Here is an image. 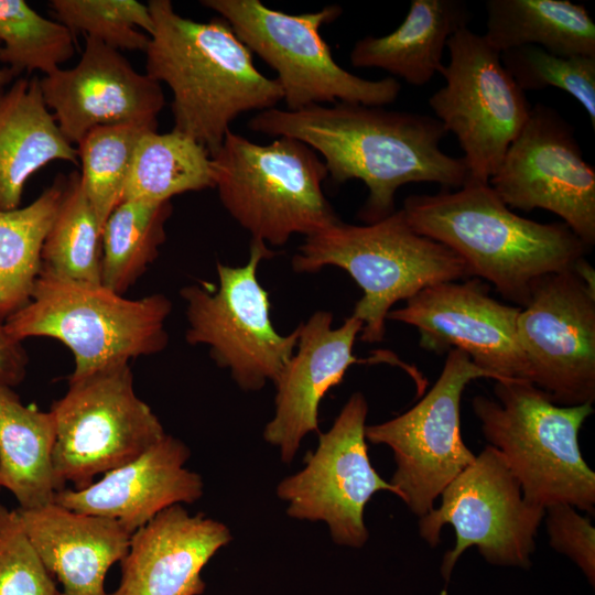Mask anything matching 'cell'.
Masks as SVG:
<instances>
[{
    "mask_svg": "<svg viewBox=\"0 0 595 595\" xmlns=\"http://www.w3.org/2000/svg\"><path fill=\"white\" fill-rule=\"evenodd\" d=\"M248 128L304 142L321 154L336 184L361 181L368 195L358 218L365 224L396 212V194L402 185L436 183L454 190L468 180L463 158L442 151L441 141L447 132L429 115L336 102L296 111H259Z\"/></svg>",
    "mask_w": 595,
    "mask_h": 595,
    "instance_id": "cell-1",
    "label": "cell"
},
{
    "mask_svg": "<svg viewBox=\"0 0 595 595\" xmlns=\"http://www.w3.org/2000/svg\"><path fill=\"white\" fill-rule=\"evenodd\" d=\"M145 74L172 93L173 130L204 145L210 156L241 113L275 108L283 91L253 64L252 53L221 17L195 21L169 0L148 3Z\"/></svg>",
    "mask_w": 595,
    "mask_h": 595,
    "instance_id": "cell-2",
    "label": "cell"
},
{
    "mask_svg": "<svg viewBox=\"0 0 595 595\" xmlns=\"http://www.w3.org/2000/svg\"><path fill=\"white\" fill-rule=\"evenodd\" d=\"M402 212L419 234L448 247L472 277L488 281L516 306L542 277L574 268L589 247L562 223H539L509 208L489 183L409 195Z\"/></svg>",
    "mask_w": 595,
    "mask_h": 595,
    "instance_id": "cell-3",
    "label": "cell"
},
{
    "mask_svg": "<svg viewBox=\"0 0 595 595\" xmlns=\"http://www.w3.org/2000/svg\"><path fill=\"white\" fill-rule=\"evenodd\" d=\"M334 266L363 291L351 315L363 322L360 340L380 343L392 306L421 290L472 278L466 262L443 244L416 232L402 209L372 224L342 220L305 237L292 258L298 273Z\"/></svg>",
    "mask_w": 595,
    "mask_h": 595,
    "instance_id": "cell-4",
    "label": "cell"
},
{
    "mask_svg": "<svg viewBox=\"0 0 595 595\" xmlns=\"http://www.w3.org/2000/svg\"><path fill=\"white\" fill-rule=\"evenodd\" d=\"M171 301L161 293L128 299L101 283H87L41 269L29 303L4 321L22 343L51 337L73 354L77 379L106 367L165 349Z\"/></svg>",
    "mask_w": 595,
    "mask_h": 595,
    "instance_id": "cell-5",
    "label": "cell"
},
{
    "mask_svg": "<svg viewBox=\"0 0 595 595\" xmlns=\"http://www.w3.org/2000/svg\"><path fill=\"white\" fill-rule=\"evenodd\" d=\"M496 400L472 401L482 432L505 458L524 500L545 509L569 504L595 510V474L581 453L578 433L593 404L563 407L526 380L495 381Z\"/></svg>",
    "mask_w": 595,
    "mask_h": 595,
    "instance_id": "cell-6",
    "label": "cell"
},
{
    "mask_svg": "<svg viewBox=\"0 0 595 595\" xmlns=\"http://www.w3.org/2000/svg\"><path fill=\"white\" fill-rule=\"evenodd\" d=\"M212 167L224 208L251 239L283 246L293 235L306 237L340 220L323 192L324 161L300 140L259 144L230 129Z\"/></svg>",
    "mask_w": 595,
    "mask_h": 595,
    "instance_id": "cell-7",
    "label": "cell"
},
{
    "mask_svg": "<svg viewBox=\"0 0 595 595\" xmlns=\"http://www.w3.org/2000/svg\"><path fill=\"white\" fill-rule=\"evenodd\" d=\"M218 13L237 37L277 73L286 110L336 102L385 107L401 91L397 78H361L336 63L320 29L343 9L329 4L315 12L289 14L259 0H202Z\"/></svg>",
    "mask_w": 595,
    "mask_h": 595,
    "instance_id": "cell-8",
    "label": "cell"
},
{
    "mask_svg": "<svg viewBox=\"0 0 595 595\" xmlns=\"http://www.w3.org/2000/svg\"><path fill=\"white\" fill-rule=\"evenodd\" d=\"M50 412L55 424L53 470L60 487L86 488L99 474L136 459L165 436L152 409L133 388L129 363L68 379Z\"/></svg>",
    "mask_w": 595,
    "mask_h": 595,
    "instance_id": "cell-9",
    "label": "cell"
},
{
    "mask_svg": "<svg viewBox=\"0 0 595 595\" xmlns=\"http://www.w3.org/2000/svg\"><path fill=\"white\" fill-rule=\"evenodd\" d=\"M273 255L267 244L251 239L245 266L217 262V291L201 284L180 291L186 303V342L207 345L217 366L228 369L245 391L274 382L298 344L299 326L288 335L274 328L269 295L258 281L259 263Z\"/></svg>",
    "mask_w": 595,
    "mask_h": 595,
    "instance_id": "cell-10",
    "label": "cell"
},
{
    "mask_svg": "<svg viewBox=\"0 0 595 595\" xmlns=\"http://www.w3.org/2000/svg\"><path fill=\"white\" fill-rule=\"evenodd\" d=\"M446 47L450 62L440 71L445 85L431 95L429 106L456 137L468 180L488 183L532 106L483 34L461 29Z\"/></svg>",
    "mask_w": 595,
    "mask_h": 595,
    "instance_id": "cell-11",
    "label": "cell"
},
{
    "mask_svg": "<svg viewBox=\"0 0 595 595\" xmlns=\"http://www.w3.org/2000/svg\"><path fill=\"white\" fill-rule=\"evenodd\" d=\"M441 505L420 517L419 532L431 547L440 542L445 524L455 531V544L442 561L446 582L463 552L476 547L490 564L528 569L544 509L528 504L505 458L491 445L442 491Z\"/></svg>",
    "mask_w": 595,
    "mask_h": 595,
    "instance_id": "cell-12",
    "label": "cell"
},
{
    "mask_svg": "<svg viewBox=\"0 0 595 595\" xmlns=\"http://www.w3.org/2000/svg\"><path fill=\"white\" fill-rule=\"evenodd\" d=\"M527 381L563 407L595 401V271L585 259L532 286L517 318Z\"/></svg>",
    "mask_w": 595,
    "mask_h": 595,
    "instance_id": "cell-13",
    "label": "cell"
},
{
    "mask_svg": "<svg viewBox=\"0 0 595 595\" xmlns=\"http://www.w3.org/2000/svg\"><path fill=\"white\" fill-rule=\"evenodd\" d=\"M478 378L493 379L466 353L451 349L437 380L419 402L393 419L366 425L368 442L391 448L396 470L389 483L419 518L476 457L462 437L461 399Z\"/></svg>",
    "mask_w": 595,
    "mask_h": 595,
    "instance_id": "cell-14",
    "label": "cell"
},
{
    "mask_svg": "<svg viewBox=\"0 0 595 595\" xmlns=\"http://www.w3.org/2000/svg\"><path fill=\"white\" fill-rule=\"evenodd\" d=\"M367 414L365 396L354 392L329 430L318 433L317 447L305 456L303 468L277 486L289 517L325 522L332 540L343 547L361 548L367 542L364 510L376 493L387 490L399 497L371 465Z\"/></svg>",
    "mask_w": 595,
    "mask_h": 595,
    "instance_id": "cell-15",
    "label": "cell"
},
{
    "mask_svg": "<svg viewBox=\"0 0 595 595\" xmlns=\"http://www.w3.org/2000/svg\"><path fill=\"white\" fill-rule=\"evenodd\" d=\"M488 183L509 208L549 210L586 246L595 244V169L556 109L531 107Z\"/></svg>",
    "mask_w": 595,
    "mask_h": 595,
    "instance_id": "cell-16",
    "label": "cell"
},
{
    "mask_svg": "<svg viewBox=\"0 0 595 595\" xmlns=\"http://www.w3.org/2000/svg\"><path fill=\"white\" fill-rule=\"evenodd\" d=\"M480 279L428 286L391 310L387 320L415 327L420 346L436 354L466 353L495 381L526 380L527 363L517 338L519 306L491 298Z\"/></svg>",
    "mask_w": 595,
    "mask_h": 595,
    "instance_id": "cell-17",
    "label": "cell"
},
{
    "mask_svg": "<svg viewBox=\"0 0 595 595\" xmlns=\"http://www.w3.org/2000/svg\"><path fill=\"white\" fill-rule=\"evenodd\" d=\"M40 86L47 108L72 144L102 126L156 130L165 105L160 83L137 72L120 51L93 37H85L74 67H60L43 76Z\"/></svg>",
    "mask_w": 595,
    "mask_h": 595,
    "instance_id": "cell-18",
    "label": "cell"
},
{
    "mask_svg": "<svg viewBox=\"0 0 595 595\" xmlns=\"http://www.w3.org/2000/svg\"><path fill=\"white\" fill-rule=\"evenodd\" d=\"M333 320L331 312L316 311L299 324L295 350L273 382L274 415L264 426L263 439L286 464L307 434L320 433L318 407L328 390L344 380L351 365L365 361L353 354L363 322L350 315L333 328Z\"/></svg>",
    "mask_w": 595,
    "mask_h": 595,
    "instance_id": "cell-19",
    "label": "cell"
},
{
    "mask_svg": "<svg viewBox=\"0 0 595 595\" xmlns=\"http://www.w3.org/2000/svg\"><path fill=\"white\" fill-rule=\"evenodd\" d=\"M231 539L225 523L171 506L131 534L110 595H202L204 566Z\"/></svg>",
    "mask_w": 595,
    "mask_h": 595,
    "instance_id": "cell-20",
    "label": "cell"
},
{
    "mask_svg": "<svg viewBox=\"0 0 595 595\" xmlns=\"http://www.w3.org/2000/svg\"><path fill=\"white\" fill-rule=\"evenodd\" d=\"M191 451L169 434L126 465L86 488H63L54 502L82 513L113 519L133 533L162 510L194 504L204 493L202 476L185 467Z\"/></svg>",
    "mask_w": 595,
    "mask_h": 595,
    "instance_id": "cell-21",
    "label": "cell"
},
{
    "mask_svg": "<svg viewBox=\"0 0 595 595\" xmlns=\"http://www.w3.org/2000/svg\"><path fill=\"white\" fill-rule=\"evenodd\" d=\"M17 511L44 566L62 585V595H110L106 574L125 558L131 532L113 519L56 502Z\"/></svg>",
    "mask_w": 595,
    "mask_h": 595,
    "instance_id": "cell-22",
    "label": "cell"
},
{
    "mask_svg": "<svg viewBox=\"0 0 595 595\" xmlns=\"http://www.w3.org/2000/svg\"><path fill=\"white\" fill-rule=\"evenodd\" d=\"M53 161L79 165L77 148L47 108L40 78H18L0 89V210L20 207L29 178Z\"/></svg>",
    "mask_w": 595,
    "mask_h": 595,
    "instance_id": "cell-23",
    "label": "cell"
},
{
    "mask_svg": "<svg viewBox=\"0 0 595 595\" xmlns=\"http://www.w3.org/2000/svg\"><path fill=\"white\" fill-rule=\"evenodd\" d=\"M472 11L462 0H412L402 23L383 36L358 40L349 54L353 66L379 68L413 86L428 84L442 66L450 37L468 28Z\"/></svg>",
    "mask_w": 595,
    "mask_h": 595,
    "instance_id": "cell-24",
    "label": "cell"
},
{
    "mask_svg": "<svg viewBox=\"0 0 595 595\" xmlns=\"http://www.w3.org/2000/svg\"><path fill=\"white\" fill-rule=\"evenodd\" d=\"M55 424L50 411L25 405L12 387L0 385V487L20 509L54 502L57 485L52 454Z\"/></svg>",
    "mask_w": 595,
    "mask_h": 595,
    "instance_id": "cell-25",
    "label": "cell"
},
{
    "mask_svg": "<svg viewBox=\"0 0 595 595\" xmlns=\"http://www.w3.org/2000/svg\"><path fill=\"white\" fill-rule=\"evenodd\" d=\"M487 42L500 53L534 45L560 56H595V23L569 0H488Z\"/></svg>",
    "mask_w": 595,
    "mask_h": 595,
    "instance_id": "cell-26",
    "label": "cell"
},
{
    "mask_svg": "<svg viewBox=\"0 0 595 595\" xmlns=\"http://www.w3.org/2000/svg\"><path fill=\"white\" fill-rule=\"evenodd\" d=\"M67 176L58 175L32 203L0 210V321L24 307L42 269L45 238L63 201Z\"/></svg>",
    "mask_w": 595,
    "mask_h": 595,
    "instance_id": "cell-27",
    "label": "cell"
},
{
    "mask_svg": "<svg viewBox=\"0 0 595 595\" xmlns=\"http://www.w3.org/2000/svg\"><path fill=\"white\" fill-rule=\"evenodd\" d=\"M214 186L212 156L204 145L175 130H148L137 142L121 202H166Z\"/></svg>",
    "mask_w": 595,
    "mask_h": 595,
    "instance_id": "cell-28",
    "label": "cell"
},
{
    "mask_svg": "<svg viewBox=\"0 0 595 595\" xmlns=\"http://www.w3.org/2000/svg\"><path fill=\"white\" fill-rule=\"evenodd\" d=\"M171 201H123L101 228L100 283L125 294L148 270L165 241Z\"/></svg>",
    "mask_w": 595,
    "mask_h": 595,
    "instance_id": "cell-29",
    "label": "cell"
},
{
    "mask_svg": "<svg viewBox=\"0 0 595 595\" xmlns=\"http://www.w3.org/2000/svg\"><path fill=\"white\" fill-rule=\"evenodd\" d=\"M100 261L101 226L79 173L73 172L43 245L42 269L74 281L100 283Z\"/></svg>",
    "mask_w": 595,
    "mask_h": 595,
    "instance_id": "cell-30",
    "label": "cell"
},
{
    "mask_svg": "<svg viewBox=\"0 0 595 595\" xmlns=\"http://www.w3.org/2000/svg\"><path fill=\"white\" fill-rule=\"evenodd\" d=\"M0 63L15 76L22 72L48 75L75 53V36L24 0H0Z\"/></svg>",
    "mask_w": 595,
    "mask_h": 595,
    "instance_id": "cell-31",
    "label": "cell"
},
{
    "mask_svg": "<svg viewBox=\"0 0 595 595\" xmlns=\"http://www.w3.org/2000/svg\"><path fill=\"white\" fill-rule=\"evenodd\" d=\"M144 131L129 125L102 126L77 144L80 183L101 228L122 201L133 152Z\"/></svg>",
    "mask_w": 595,
    "mask_h": 595,
    "instance_id": "cell-32",
    "label": "cell"
},
{
    "mask_svg": "<svg viewBox=\"0 0 595 595\" xmlns=\"http://www.w3.org/2000/svg\"><path fill=\"white\" fill-rule=\"evenodd\" d=\"M56 21L117 50L143 51L154 23L148 4L136 0H52Z\"/></svg>",
    "mask_w": 595,
    "mask_h": 595,
    "instance_id": "cell-33",
    "label": "cell"
},
{
    "mask_svg": "<svg viewBox=\"0 0 595 595\" xmlns=\"http://www.w3.org/2000/svg\"><path fill=\"white\" fill-rule=\"evenodd\" d=\"M500 60L524 93L555 87L570 94L595 129V56H560L524 45L501 52Z\"/></svg>",
    "mask_w": 595,
    "mask_h": 595,
    "instance_id": "cell-34",
    "label": "cell"
},
{
    "mask_svg": "<svg viewBox=\"0 0 595 595\" xmlns=\"http://www.w3.org/2000/svg\"><path fill=\"white\" fill-rule=\"evenodd\" d=\"M0 595H62L19 513L0 505Z\"/></svg>",
    "mask_w": 595,
    "mask_h": 595,
    "instance_id": "cell-35",
    "label": "cell"
},
{
    "mask_svg": "<svg viewBox=\"0 0 595 595\" xmlns=\"http://www.w3.org/2000/svg\"><path fill=\"white\" fill-rule=\"evenodd\" d=\"M550 545L569 556L595 582V528L588 517L569 504H555L544 509Z\"/></svg>",
    "mask_w": 595,
    "mask_h": 595,
    "instance_id": "cell-36",
    "label": "cell"
},
{
    "mask_svg": "<svg viewBox=\"0 0 595 595\" xmlns=\"http://www.w3.org/2000/svg\"><path fill=\"white\" fill-rule=\"evenodd\" d=\"M29 357L22 343L13 339L0 321V385L15 387L26 374Z\"/></svg>",
    "mask_w": 595,
    "mask_h": 595,
    "instance_id": "cell-37",
    "label": "cell"
},
{
    "mask_svg": "<svg viewBox=\"0 0 595 595\" xmlns=\"http://www.w3.org/2000/svg\"><path fill=\"white\" fill-rule=\"evenodd\" d=\"M15 77V74L10 68L0 66V89L6 85L11 84Z\"/></svg>",
    "mask_w": 595,
    "mask_h": 595,
    "instance_id": "cell-38",
    "label": "cell"
},
{
    "mask_svg": "<svg viewBox=\"0 0 595 595\" xmlns=\"http://www.w3.org/2000/svg\"><path fill=\"white\" fill-rule=\"evenodd\" d=\"M1 488V487H0Z\"/></svg>",
    "mask_w": 595,
    "mask_h": 595,
    "instance_id": "cell-39",
    "label": "cell"
}]
</instances>
